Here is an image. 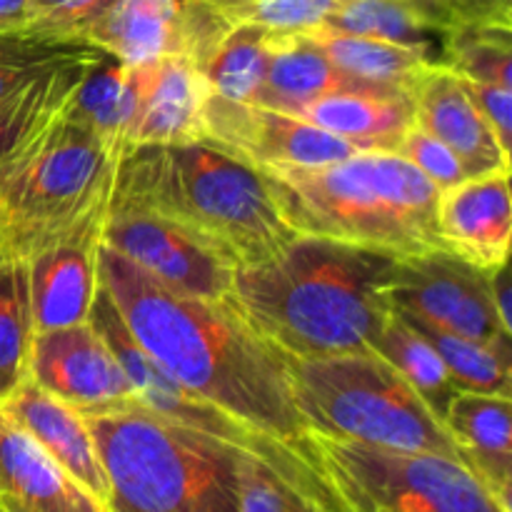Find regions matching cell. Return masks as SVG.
I'll list each match as a JSON object with an SVG mask.
<instances>
[{"mask_svg": "<svg viewBox=\"0 0 512 512\" xmlns=\"http://www.w3.org/2000/svg\"><path fill=\"white\" fill-rule=\"evenodd\" d=\"M100 283L135 340L193 398L320 460L313 430L295 403L290 358L248 323L233 300L175 293L105 245Z\"/></svg>", "mask_w": 512, "mask_h": 512, "instance_id": "obj_1", "label": "cell"}, {"mask_svg": "<svg viewBox=\"0 0 512 512\" xmlns=\"http://www.w3.org/2000/svg\"><path fill=\"white\" fill-rule=\"evenodd\" d=\"M398 255L295 235L260 263L233 270V303L288 358L373 353L393 313Z\"/></svg>", "mask_w": 512, "mask_h": 512, "instance_id": "obj_2", "label": "cell"}, {"mask_svg": "<svg viewBox=\"0 0 512 512\" xmlns=\"http://www.w3.org/2000/svg\"><path fill=\"white\" fill-rule=\"evenodd\" d=\"M110 203L160 215L233 270L270 258L298 235L263 170L210 140L128 148Z\"/></svg>", "mask_w": 512, "mask_h": 512, "instance_id": "obj_3", "label": "cell"}, {"mask_svg": "<svg viewBox=\"0 0 512 512\" xmlns=\"http://www.w3.org/2000/svg\"><path fill=\"white\" fill-rule=\"evenodd\" d=\"M263 173L298 235L398 258L445 248L438 233L443 190L393 150H358L325 165H273Z\"/></svg>", "mask_w": 512, "mask_h": 512, "instance_id": "obj_4", "label": "cell"}, {"mask_svg": "<svg viewBox=\"0 0 512 512\" xmlns=\"http://www.w3.org/2000/svg\"><path fill=\"white\" fill-rule=\"evenodd\" d=\"M85 420L108 478V512H240L238 445L135 398Z\"/></svg>", "mask_w": 512, "mask_h": 512, "instance_id": "obj_5", "label": "cell"}, {"mask_svg": "<svg viewBox=\"0 0 512 512\" xmlns=\"http://www.w3.org/2000/svg\"><path fill=\"white\" fill-rule=\"evenodd\" d=\"M70 105L0 158V233L23 260L113 198L123 153Z\"/></svg>", "mask_w": 512, "mask_h": 512, "instance_id": "obj_6", "label": "cell"}, {"mask_svg": "<svg viewBox=\"0 0 512 512\" xmlns=\"http://www.w3.org/2000/svg\"><path fill=\"white\" fill-rule=\"evenodd\" d=\"M293 395L313 433L460 460L445 425L378 353L290 358Z\"/></svg>", "mask_w": 512, "mask_h": 512, "instance_id": "obj_7", "label": "cell"}, {"mask_svg": "<svg viewBox=\"0 0 512 512\" xmlns=\"http://www.w3.org/2000/svg\"><path fill=\"white\" fill-rule=\"evenodd\" d=\"M315 453L350 512H510L453 458L313 433Z\"/></svg>", "mask_w": 512, "mask_h": 512, "instance_id": "obj_8", "label": "cell"}, {"mask_svg": "<svg viewBox=\"0 0 512 512\" xmlns=\"http://www.w3.org/2000/svg\"><path fill=\"white\" fill-rule=\"evenodd\" d=\"M390 305L395 313L413 315L450 333L510 350L512 330L495 308L490 270L445 248L398 260L390 285Z\"/></svg>", "mask_w": 512, "mask_h": 512, "instance_id": "obj_9", "label": "cell"}, {"mask_svg": "<svg viewBox=\"0 0 512 512\" xmlns=\"http://www.w3.org/2000/svg\"><path fill=\"white\" fill-rule=\"evenodd\" d=\"M230 23L205 0H115L88 43L125 65L183 58L203 68Z\"/></svg>", "mask_w": 512, "mask_h": 512, "instance_id": "obj_10", "label": "cell"}, {"mask_svg": "<svg viewBox=\"0 0 512 512\" xmlns=\"http://www.w3.org/2000/svg\"><path fill=\"white\" fill-rule=\"evenodd\" d=\"M103 245L175 293L233 300V268L150 210L110 203Z\"/></svg>", "mask_w": 512, "mask_h": 512, "instance_id": "obj_11", "label": "cell"}, {"mask_svg": "<svg viewBox=\"0 0 512 512\" xmlns=\"http://www.w3.org/2000/svg\"><path fill=\"white\" fill-rule=\"evenodd\" d=\"M205 140L248 160L255 168L325 165L358 153L353 143L298 118L255 103H235L210 90Z\"/></svg>", "mask_w": 512, "mask_h": 512, "instance_id": "obj_12", "label": "cell"}, {"mask_svg": "<svg viewBox=\"0 0 512 512\" xmlns=\"http://www.w3.org/2000/svg\"><path fill=\"white\" fill-rule=\"evenodd\" d=\"M110 203L25 258L35 335L85 323L100 288V245Z\"/></svg>", "mask_w": 512, "mask_h": 512, "instance_id": "obj_13", "label": "cell"}, {"mask_svg": "<svg viewBox=\"0 0 512 512\" xmlns=\"http://www.w3.org/2000/svg\"><path fill=\"white\" fill-rule=\"evenodd\" d=\"M28 380L83 415L133 398L123 368L90 320L35 335Z\"/></svg>", "mask_w": 512, "mask_h": 512, "instance_id": "obj_14", "label": "cell"}, {"mask_svg": "<svg viewBox=\"0 0 512 512\" xmlns=\"http://www.w3.org/2000/svg\"><path fill=\"white\" fill-rule=\"evenodd\" d=\"M410 93L415 125L448 145L468 178L510 173V150L500 145L460 75L438 63L413 85Z\"/></svg>", "mask_w": 512, "mask_h": 512, "instance_id": "obj_15", "label": "cell"}, {"mask_svg": "<svg viewBox=\"0 0 512 512\" xmlns=\"http://www.w3.org/2000/svg\"><path fill=\"white\" fill-rule=\"evenodd\" d=\"M438 233L445 250L483 270L508 263L512 238L510 173L465 178L440 193Z\"/></svg>", "mask_w": 512, "mask_h": 512, "instance_id": "obj_16", "label": "cell"}, {"mask_svg": "<svg viewBox=\"0 0 512 512\" xmlns=\"http://www.w3.org/2000/svg\"><path fill=\"white\" fill-rule=\"evenodd\" d=\"M138 75L140 100L128 148L205 140L210 85L198 65L183 58H163L138 65Z\"/></svg>", "mask_w": 512, "mask_h": 512, "instance_id": "obj_17", "label": "cell"}, {"mask_svg": "<svg viewBox=\"0 0 512 512\" xmlns=\"http://www.w3.org/2000/svg\"><path fill=\"white\" fill-rule=\"evenodd\" d=\"M0 408L108 510V478L88 420L78 408L53 398L33 380H25Z\"/></svg>", "mask_w": 512, "mask_h": 512, "instance_id": "obj_18", "label": "cell"}, {"mask_svg": "<svg viewBox=\"0 0 512 512\" xmlns=\"http://www.w3.org/2000/svg\"><path fill=\"white\" fill-rule=\"evenodd\" d=\"M340 90L363 93H403V88L373 85L345 75L325 55L310 30L275 33L268 30V70L255 105L295 115L305 103ZM410 93V90H408Z\"/></svg>", "mask_w": 512, "mask_h": 512, "instance_id": "obj_19", "label": "cell"}, {"mask_svg": "<svg viewBox=\"0 0 512 512\" xmlns=\"http://www.w3.org/2000/svg\"><path fill=\"white\" fill-rule=\"evenodd\" d=\"M465 468L510 510L512 413L508 395L458 390L443 418Z\"/></svg>", "mask_w": 512, "mask_h": 512, "instance_id": "obj_20", "label": "cell"}, {"mask_svg": "<svg viewBox=\"0 0 512 512\" xmlns=\"http://www.w3.org/2000/svg\"><path fill=\"white\" fill-rule=\"evenodd\" d=\"M0 500L28 512H108L0 408Z\"/></svg>", "mask_w": 512, "mask_h": 512, "instance_id": "obj_21", "label": "cell"}, {"mask_svg": "<svg viewBox=\"0 0 512 512\" xmlns=\"http://www.w3.org/2000/svg\"><path fill=\"white\" fill-rule=\"evenodd\" d=\"M298 118L353 143L358 150H398L413 118V93L340 90L298 110Z\"/></svg>", "mask_w": 512, "mask_h": 512, "instance_id": "obj_22", "label": "cell"}, {"mask_svg": "<svg viewBox=\"0 0 512 512\" xmlns=\"http://www.w3.org/2000/svg\"><path fill=\"white\" fill-rule=\"evenodd\" d=\"M310 35L318 40L325 55L345 75L373 85L413 90V85L433 65H438V60L428 50L405 48V45L385 43V40L375 38H360V35L325 28V25L313 28Z\"/></svg>", "mask_w": 512, "mask_h": 512, "instance_id": "obj_23", "label": "cell"}, {"mask_svg": "<svg viewBox=\"0 0 512 512\" xmlns=\"http://www.w3.org/2000/svg\"><path fill=\"white\" fill-rule=\"evenodd\" d=\"M140 100L138 65L105 58L88 73L73 100V113L90 125L105 143L125 153L128 133Z\"/></svg>", "mask_w": 512, "mask_h": 512, "instance_id": "obj_24", "label": "cell"}, {"mask_svg": "<svg viewBox=\"0 0 512 512\" xmlns=\"http://www.w3.org/2000/svg\"><path fill=\"white\" fill-rule=\"evenodd\" d=\"M105 58H108V53H100L95 58L55 68L33 80L28 88L0 100V158L10 153L15 145L23 143L28 135H33L40 125L63 113L75 100L90 70Z\"/></svg>", "mask_w": 512, "mask_h": 512, "instance_id": "obj_25", "label": "cell"}, {"mask_svg": "<svg viewBox=\"0 0 512 512\" xmlns=\"http://www.w3.org/2000/svg\"><path fill=\"white\" fill-rule=\"evenodd\" d=\"M33 310H30L25 260L0 253V405L28 380L33 350Z\"/></svg>", "mask_w": 512, "mask_h": 512, "instance_id": "obj_26", "label": "cell"}, {"mask_svg": "<svg viewBox=\"0 0 512 512\" xmlns=\"http://www.w3.org/2000/svg\"><path fill=\"white\" fill-rule=\"evenodd\" d=\"M373 353L388 360L413 385L415 393L425 400V405L433 410L435 418L443 423L445 410H448L450 400L458 390H455L453 380H450L448 370H445L443 360L435 353L433 345L408 320L400 318L395 310L385 318Z\"/></svg>", "mask_w": 512, "mask_h": 512, "instance_id": "obj_27", "label": "cell"}, {"mask_svg": "<svg viewBox=\"0 0 512 512\" xmlns=\"http://www.w3.org/2000/svg\"><path fill=\"white\" fill-rule=\"evenodd\" d=\"M323 25L360 38L428 50L438 63L443 53L445 35L438 33L408 0H345Z\"/></svg>", "mask_w": 512, "mask_h": 512, "instance_id": "obj_28", "label": "cell"}, {"mask_svg": "<svg viewBox=\"0 0 512 512\" xmlns=\"http://www.w3.org/2000/svg\"><path fill=\"white\" fill-rule=\"evenodd\" d=\"M408 320L425 340L435 348V353L443 360L455 390H473V393L508 395L512 393L510 375V350L493 348V345L478 343L465 335L450 333V330L430 325L413 315L398 313Z\"/></svg>", "mask_w": 512, "mask_h": 512, "instance_id": "obj_29", "label": "cell"}, {"mask_svg": "<svg viewBox=\"0 0 512 512\" xmlns=\"http://www.w3.org/2000/svg\"><path fill=\"white\" fill-rule=\"evenodd\" d=\"M268 70V30L260 25H230L200 73L210 90L235 103H255Z\"/></svg>", "mask_w": 512, "mask_h": 512, "instance_id": "obj_30", "label": "cell"}, {"mask_svg": "<svg viewBox=\"0 0 512 512\" xmlns=\"http://www.w3.org/2000/svg\"><path fill=\"white\" fill-rule=\"evenodd\" d=\"M103 50L83 40H53L30 30L0 33V100L28 88L40 75L68 63L95 58Z\"/></svg>", "mask_w": 512, "mask_h": 512, "instance_id": "obj_31", "label": "cell"}, {"mask_svg": "<svg viewBox=\"0 0 512 512\" xmlns=\"http://www.w3.org/2000/svg\"><path fill=\"white\" fill-rule=\"evenodd\" d=\"M440 65L470 83L512 88V25H463L445 35Z\"/></svg>", "mask_w": 512, "mask_h": 512, "instance_id": "obj_32", "label": "cell"}, {"mask_svg": "<svg viewBox=\"0 0 512 512\" xmlns=\"http://www.w3.org/2000/svg\"><path fill=\"white\" fill-rule=\"evenodd\" d=\"M230 25H260L275 33L320 28L345 0H205Z\"/></svg>", "mask_w": 512, "mask_h": 512, "instance_id": "obj_33", "label": "cell"}, {"mask_svg": "<svg viewBox=\"0 0 512 512\" xmlns=\"http://www.w3.org/2000/svg\"><path fill=\"white\" fill-rule=\"evenodd\" d=\"M30 18L25 30L53 40H83L108 13L115 0H28Z\"/></svg>", "mask_w": 512, "mask_h": 512, "instance_id": "obj_34", "label": "cell"}, {"mask_svg": "<svg viewBox=\"0 0 512 512\" xmlns=\"http://www.w3.org/2000/svg\"><path fill=\"white\" fill-rule=\"evenodd\" d=\"M240 512H320L275 470L245 453L240 463Z\"/></svg>", "mask_w": 512, "mask_h": 512, "instance_id": "obj_35", "label": "cell"}, {"mask_svg": "<svg viewBox=\"0 0 512 512\" xmlns=\"http://www.w3.org/2000/svg\"><path fill=\"white\" fill-rule=\"evenodd\" d=\"M395 153L403 155L405 160L415 165L425 178L433 185H438L440 190L455 188L458 183H463L468 175H465L463 165L455 158L453 150L445 143H440L438 138H433L430 133L420 130L418 125H410L408 133L400 140L398 150Z\"/></svg>", "mask_w": 512, "mask_h": 512, "instance_id": "obj_36", "label": "cell"}, {"mask_svg": "<svg viewBox=\"0 0 512 512\" xmlns=\"http://www.w3.org/2000/svg\"><path fill=\"white\" fill-rule=\"evenodd\" d=\"M470 98L475 100L483 118L488 120L490 128L498 135L500 145L510 150V135H512V88L493 83H470L465 80Z\"/></svg>", "mask_w": 512, "mask_h": 512, "instance_id": "obj_37", "label": "cell"}, {"mask_svg": "<svg viewBox=\"0 0 512 512\" xmlns=\"http://www.w3.org/2000/svg\"><path fill=\"white\" fill-rule=\"evenodd\" d=\"M490 290H493V300H495V308H498L500 318H503V323L512 330V323H510V295H512V288H510L508 263L498 265V268L490 270Z\"/></svg>", "mask_w": 512, "mask_h": 512, "instance_id": "obj_38", "label": "cell"}, {"mask_svg": "<svg viewBox=\"0 0 512 512\" xmlns=\"http://www.w3.org/2000/svg\"><path fill=\"white\" fill-rule=\"evenodd\" d=\"M30 18L28 0H0V33L23 30Z\"/></svg>", "mask_w": 512, "mask_h": 512, "instance_id": "obj_39", "label": "cell"}, {"mask_svg": "<svg viewBox=\"0 0 512 512\" xmlns=\"http://www.w3.org/2000/svg\"><path fill=\"white\" fill-rule=\"evenodd\" d=\"M0 512H28V510H23V508H18V505L8 503V500H0Z\"/></svg>", "mask_w": 512, "mask_h": 512, "instance_id": "obj_40", "label": "cell"}, {"mask_svg": "<svg viewBox=\"0 0 512 512\" xmlns=\"http://www.w3.org/2000/svg\"><path fill=\"white\" fill-rule=\"evenodd\" d=\"M490 3H495V5H498V8L512 10V0H490Z\"/></svg>", "mask_w": 512, "mask_h": 512, "instance_id": "obj_41", "label": "cell"}, {"mask_svg": "<svg viewBox=\"0 0 512 512\" xmlns=\"http://www.w3.org/2000/svg\"><path fill=\"white\" fill-rule=\"evenodd\" d=\"M5 250V240H3V233H0V253Z\"/></svg>", "mask_w": 512, "mask_h": 512, "instance_id": "obj_42", "label": "cell"}]
</instances>
